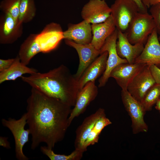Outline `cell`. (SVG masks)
<instances>
[{
  "mask_svg": "<svg viewBox=\"0 0 160 160\" xmlns=\"http://www.w3.org/2000/svg\"><path fill=\"white\" fill-rule=\"evenodd\" d=\"M63 39V31L60 25L54 22L47 25L36 36V39L41 52L44 53L49 52L55 49Z\"/></svg>",
  "mask_w": 160,
  "mask_h": 160,
  "instance_id": "8",
  "label": "cell"
},
{
  "mask_svg": "<svg viewBox=\"0 0 160 160\" xmlns=\"http://www.w3.org/2000/svg\"><path fill=\"white\" fill-rule=\"evenodd\" d=\"M121 96L124 106L131 119L133 133L147 132L148 127L144 120L146 112L141 103L134 98L127 90H122Z\"/></svg>",
  "mask_w": 160,
  "mask_h": 160,
  "instance_id": "6",
  "label": "cell"
},
{
  "mask_svg": "<svg viewBox=\"0 0 160 160\" xmlns=\"http://www.w3.org/2000/svg\"><path fill=\"white\" fill-rule=\"evenodd\" d=\"M155 108L160 113V97L158 99L156 103Z\"/></svg>",
  "mask_w": 160,
  "mask_h": 160,
  "instance_id": "34",
  "label": "cell"
},
{
  "mask_svg": "<svg viewBox=\"0 0 160 160\" xmlns=\"http://www.w3.org/2000/svg\"><path fill=\"white\" fill-rule=\"evenodd\" d=\"M138 6L140 12L146 13L147 12V8L145 6L142 0H133Z\"/></svg>",
  "mask_w": 160,
  "mask_h": 160,
  "instance_id": "31",
  "label": "cell"
},
{
  "mask_svg": "<svg viewBox=\"0 0 160 160\" xmlns=\"http://www.w3.org/2000/svg\"><path fill=\"white\" fill-rule=\"evenodd\" d=\"M64 39L80 44L91 43L92 33L91 25L85 20L76 24L70 23L67 29L63 31Z\"/></svg>",
  "mask_w": 160,
  "mask_h": 160,
  "instance_id": "16",
  "label": "cell"
},
{
  "mask_svg": "<svg viewBox=\"0 0 160 160\" xmlns=\"http://www.w3.org/2000/svg\"><path fill=\"white\" fill-rule=\"evenodd\" d=\"M148 66L156 83L160 84V68L154 65Z\"/></svg>",
  "mask_w": 160,
  "mask_h": 160,
  "instance_id": "29",
  "label": "cell"
},
{
  "mask_svg": "<svg viewBox=\"0 0 160 160\" xmlns=\"http://www.w3.org/2000/svg\"><path fill=\"white\" fill-rule=\"evenodd\" d=\"M149 4L151 6L160 3V0H149Z\"/></svg>",
  "mask_w": 160,
  "mask_h": 160,
  "instance_id": "33",
  "label": "cell"
},
{
  "mask_svg": "<svg viewBox=\"0 0 160 160\" xmlns=\"http://www.w3.org/2000/svg\"><path fill=\"white\" fill-rule=\"evenodd\" d=\"M118 40L116 49L119 56L126 59L128 63L133 64L143 51L144 44H131L124 33L118 30Z\"/></svg>",
  "mask_w": 160,
  "mask_h": 160,
  "instance_id": "17",
  "label": "cell"
},
{
  "mask_svg": "<svg viewBox=\"0 0 160 160\" xmlns=\"http://www.w3.org/2000/svg\"><path fill=\"white\" fill-rule=\"evenodd\" d=\"M20 0H4L1 1L0 8L4 13H9L18 22Z\"/></svg>",
  "mask_w": 160,
  "mask_h": 160,
  "instance_id": "27",
  "label": "cell"
},
{
  "mask_svg": "<svg viewBox=\"0 0 160 160\" xmlns=\"http://www.w3.org/2000/svg\"><path fill=\"white\" fill-rule=\"evenodd\" d=\"M111 9L104 0H89L83 7L81 15L83 20L96 24L105 21L111 15Z\"/></svg>",
  "mask_w": 160,
  "mask_h": 160,
  "instance_id": "10",
  "label": "cell"
},
{
  "mask_svg": "<svg viewBox=\"0 0 160 160\" xmlns=\"http://www.w3.org/2000/svg\"><path fill=\"white\" fill-rule=\"evenodd\" d=\"M112 124V122L105 114L102 116L97 121L87 140L84 142L83 150L87 151L88 147L97 143L99 136L103 130L106 127Z\"/></svg>",
  "mask_w": 160,
  "mask_h": 160,
  "instance_id": "23",
  "label": "cell"
},
{
  "mask_svg": "<svg viewBox=\"0 0 160 160\" xmlns=\"http://www.w3.org/2000/svg\"><path fill=\"white\" fill-rule=\"evenodd\" d=\"M8 137H0V145L7 149L10 148V144L7 139Z\"/></svg>",
  "mask_w": 160,
  "mask_h": 160,
  "instance_id": "32",
  "label": "cell"
},
{
  "mask_svg": "<svg viewBox=\"0 0 160 160\" xmlns=\"http://www.w3.org/2000/svg\"><path fill=\"white\" fill-rule=\"evenodd\" d=\"M158 39H159V42L160 43V36L159 37H158Z\"/></svg>",
  "mask_w": 160,
  "mask_h": 160,
  "instance_id": "36",
  "label": "cell"
},
{
  "mask_svg": "<svg viewBox=\"0 0 160 160\" xmlns=\"http://www.w3.org/2000/svg\"><path fill=\"white\" fill-rule=\"evenodd\" d=\"M135 63L154 65L160 68V43L155 28L149 36L143 51Z\"/></svg>",
  "mask_w": 160,
  "mask_h": 160,
  "instance_id": "14",
  "label": "cell"
},
{
  "mask_svg": "<svg viewBox=\"0 0 160 160\" xmlns=\"http://www.w3.org/2000/svg\"><path fill=\"white\" fill-rule=\"evenodd\" d=\"M150 14L153 20L155 29L160 36V3L151 6Z\"/></svg>",
  "mask_w": 160,
  "mask_h": 160,
  "instance_id": "28",
  "label": "cell"
},
{
  "mask_svg": "<svg viewBox=\"0 0 160 160\" xmlns=\"http://www.w3.org/2000/svg\"><path fill=\"white\" fill-rule=\"evenodd\" d=\"M91 27L92 38L91 43L99 50L116 28L111 15L103 22L92 24Z\"/></svg>",
  "mask_w": 160,
  "mask_h": 160,
  "instance_id": "20",
  "label": "cell"
},
{
  "mask_svg": "<svg viewBox=\"0 0 160 160\" xmlns=\"http://www.w3.org/2000/svg\"><path fill=\"white\" fill-rule=\"evenodd\" d=\"M105 114V110L100 108L94 113L86 117L77 128L74 141L75 149L83 151L84 142L97 120Z\"/></svg>",
  "mask_w": 160,
  "mask_h": 160,
  "instance_id": "19",
  "label": "cell"
},
{
  "mask_svg": "<svg viewBox=\"0 0 160 160\" xmlns=\"http://www.w3.org/2000/svg\"><path fill=\"white\" fill-rule=\"evenodd\" d=\"M160 97V84L156 83L146 92L141 103L146 111L152 110Z\"/></svg>",
  "mask_w": 160,
  "mask_h": 160,
  "instance_id": "26",
  "label": "cell"
},
{
  "mask_svg": "<svg viewBox=\"0 0 160 160\" xmlns=\"http://www.w3.org/2000/svg\"><path fill=\"white\" fill-rule=\"evenodd\" d=\"M38 72L36 69L27 66L21 62L18 55L12 65L0 72V84L7 81H14L25 74H32Z\"/></svg>",
  "mask_w": 160,
  "mask_h": 160,
  "instance_id": "21",
  "label": "cell"
},
{
  "mask_svg": "<svg viewBox=\"0 0 160 160\" xmlns=\"http://www.w3.org/2000/svg\"><path fill=\"white\" fill-rule=\"evenodd\" d=\"M155 28L153 18L150 14L138 12L125 34L132 44L144 45L153 31Z\"/></svg>",
  "mask_w": 160,
  "mask_h": 160,
  "instance_id": "3",
  "label": "cell"
},
{
  "mask_svg": "<svg viewBox=\"0 0 160 160\" xmlns=\"http://www.w3.org/2000/svg\"><path fill=\"white\" fill-rule=\"evenodd\" d=\"M36 34H32L21 45L18 55L20 61L27 65L31 59L38 53L41 52V47L36 39Z\"/></svg>",
  "mask_w": 160,
  "mask_h": 160,
  "instance_id": "22",
  "label": "cell"
},
{
  "mask_svg": "<svg viewBox=\"0 0 160 160\" xmlns=\"http://www.w3.org/2000/svg\"><path fill=\"white\" fill-rule=\"evenodd\" d=\"M118 30L116 28L113 33L106 39L100 50V55L105 51L108 53L105 70L99 79L98 87L104 86L110 78L112 70L119 65L128 63L127 60L120 57L116 49V43L118 38Z\"/></svg>",
  "mask_w": 160,
  "mask_h": 160,
  "instance_id": "7",
  "label": "cell"
},
{
  "mask_svg": "<svg viewBox=\"0 0 160 160\" xmlns=\"http://www.w3.org/2000/svg\"><path fill=\"white\" fill-rule=\"evenodd\" d=\"M21 78L32 87L70 106H74L79 91L77 81L64 65L47 72H37Z\"/></svg>",
  "mask_w": 160,
  "mask_h": 160,
  "instance_id": "2",
  "label": "cell"
},
{
  "mask_svg": "<svg viewBox=\"0 0 160 160\" xmlns=\"http://www.w3.org/2000/svg\"><path fill=\"white\" fill-rule=\"evenodd\" d=\"M98 88L95 81H89L79 90L74 108L69 116L68 121L70 126L74 119L83 113L91 102L97 97Z\"/></svg>",
  "mask_w": 160,
  "mask_h": 160,
  "instance_id": "12",
  "label": "cell"
},
{
  "mask_svg": "<svg viewBox=\"0 0 160 160\" xmlns=\"http://www.w3.org/2000/svg\"><path fill=\"white\" fill-rule=\"evenodd\" d=\"M27 123L31 136V148L35 150L41 143L52 149L64 138L70 126V106L32 87L27 100Z\"/></svg>",
  "mask_w": 160,
  "mask_h": 160,
  "instance_id": "1",
  "label": "cell"
},
{
  "mask_svg": "<svg viewBox=\"0 0 160 160\" xmlns=\"http://www.w3.org/2000/svg\"><path fill=\"white\" fill-rule=\"evenodd\" d=\"M156 83L149 66L146 64L128 85L127 90L141 103L147 91Z\"/></svg>",
  "mask_w": 160,
  "mask_h": 160,
  "instance_id": "9",
  "label": "cell"
},
{
  "mask_svg": "<svg viewBox=\"0 0 160 160\" xmlns=\"http://www.w3.org/2000/svg\"><path fill=\"white\" fill-rule=\"evenodd\" d=\"M36 8L34 0H20L18 22L20 23H28L35 17Z\"/></svg>",
  "mask_w": 160,
  "mask_h": 160,
  "instance_id": "24",
  "label": "cell"
},
{
  "mask_svg": "<svg viewBox=\"0 0 160 160\" xmlns=\"http://www.w3.org/2000/svg\"><path fill=\"white\" fill-rule=\"evenodd\" d=\"M145 6L148 8L150 7L149 0H142Z\"/></svg>",
  "mask_w": 160,
  "mask_h": 160,
  "instance_id": "35",
  "label": "cell"
},
{
  "mask_svg": "<svg viewBox=\"0 0 160 160\" xmlns=\"http://www.w3.org/2000/svg\"><path fill=\"white\" fill-rule=\"evenodd\" d=\"M146 65L137 63L120 64L112 70L110 77L115 79L122 90H127L128 85Z\"/></svg>",
  "mask_w": 160,
  "mask_h": 160,
  "instance_id": "15",
  "label": "cell"
},
{
  "mask_svg": "<svg viewBox=\"0 0 160 160\" xmlns=\"http://www.w3.org/2000/svg\"><path fill=\"white\" fill-rule=\"evenodd\" d=\"M108 53L107 51L100 55L86 68L77 81L79 90L89 81H95L102 75L106 67Z\"/></svg>",
  "mask_w": 160,
  "mask_h": 160,
  "instance_id": "18",
  "label": "cell"
},
{
  "mask_svg": "<svg viewBox=\"0 0 160 160\" xmlns=\"http://www.w3.org/2000/svg\"><path fill=\"white\" fill-rule=\"evenodd\" d=\"M110 7L111 15L116 28L124 33L137 14L140 12L138 6L133 0H116Z\"/></svg>",
  "mask_w": 160,
  "mask_h": 160,
  "instance_id": "4",
  "label": "cell"
},
{
  "mask_svg": "<svg viewBox=\"0 0 160 160\" xmlns=\"http://www.w3.org/2000/svg\"><path fill=\"white\" fill-rule=\"evenodd\" d=\"M66 44L74 48L79 57L78 69L74 76L78 81L89 66L100 55V50L97 49L91 43L80 44L65 39Z\"/></svg>",
  "mask_w": 160,
  "mask_h": 160,
  "instance_id": "11",
  "label": "cell"
},
{
  "mask_svg": "<svg viewBox=\"0 0 160 160\" xmlns=\"http://www.w3.org/2000/svg\"><path fill=\"white\" fill-rule=\"evenodd\" d=\"M40 150L51 160H80L83 157L84 152L83 151L75 149L68 155L57 154L55 153L52 149H49L47 146H41Z\"/></svg>",
  "mask_w": 160,
  "mask_h": 160,
  "instance_id": "25",
  "label": "cell"
},
{
  "mask_svg": "<svg viewBox=\"0 0 160 160\" xmlns=\"http://www.w3.org/2000/svg\"><path fill=\"white\" fill-rule=\"evenodd\" d=\"M15 58L7 59H0V72L4 71L10 67L15 60Z\"/></svg>",
  "mask_w": 160,
  "mask_h": 160,
  "instance_id": "30",
  "label": "cell"
},
{
  "mask_svg": "<svg viewBox=\"0 0 160 160\" xmlns=\"http://www.w3.org/2000/svg\"><path fill=\"white\" fill-rule=\"evenodd\" d=\"M3 125L8 128L12 132L15 140V156L19 160H28L29 158L23 153L24 146L29 141V135L30 134L28 129H25L27 123L26 113L16 120L11 118L7 119L1 120Z\"/></svg>",
  "mask_w": 160,
  "mask_h": 160,
  "instance_id": "5",
  "label": "cell"
},
{
  "mask_svg": "<svg viewBox=\"0 0 160 160\" xmlns=\"http://www.w3.org/2000/svg\"><path fill=\"white\" fill-rule=\"evenodd\" d=\"M0 43L11 44L16 41L23 33V24L16 22L9 13H4L0 17Z\"/></svg>",
  "mask_w": 160,
  "mask_h": 160,
  "instance_id": "13",
  "label": "cell"
}]
</instances>
